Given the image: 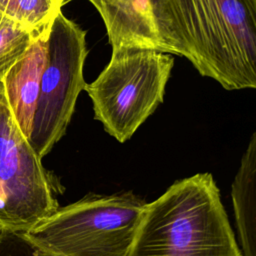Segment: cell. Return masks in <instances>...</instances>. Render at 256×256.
Instances as JSON below:
<instances>
[{"label":"cell","instance_id":"obj_9","mask_svg":"<svg viewBox=\"0 0 256 256\" xmlns=\"http://www.w3.org/2000/svg\"><path fill=\"white\" fill-rule=\"evenodd\" d=\"M255 172L256 133L254 132L242 156L231 190L235 220L244 256H256Z\"/></svg>","mask_w":256,"mask_h":256},{"label":"cell","instance_id":"obj_5","mask_svg":"<svg viewBox=\"0 0 256 256\" xmlns=\"http://www.w3.org/2000/svg\"><path fill=\"white\" fill-rule=\"evenodd\" d=\"M87 54L86 31L61 11L49 30L46 64L28 140L40 159L66 132L78 95L86 85L83 67Z\"/></svg>","mask_w":256,"mask_h":256},{"label":"cell","instance_id":"obj_1","mask_svg":"<svg viewBox=\"0 0 256 256\" xmlns=\"http://www.w3.org/2000/svg\"><path fill=\"white\" fill-rule=\"evenodd\" d=\"M175 55L226 90L256 87V0H159Z\"/></svg>","mask_w":256,"mask_h":256},{"label":"cell","instance_id":"obj_7","mask_svg":"<svg viewBox=\"0 0 256 256\" xmlns=\"http://www.w3.org/2000/svg\"><path fill=\"white\" fill-rule=\"evenodd\" d=\"M100 14L112 49H152L175 54L159 0H88Z\"/></svg>","mask_w":256,"mask_h":256},{"label":"cell","instance_id":"obj_6","mask_svg":"<svg viewBox=\"0 0 256 256\" xmlns=\"http://www.w3.org/2000/svg\"><path fill=\"white\" fill-rule=\"evenodd\" d=\"M51 176L19 130L0 82V228L23 233L58 209Z\"/></svg>","mask_w":256,"mask_h":256},{"label":"cell","instance_id":"obj_10","mask_svg":"<svg viewBox=\"0 0 256 256\" xmlns=\"http://www.w3.org/2000/svg\"><path fill=\"white\" fill-rule=\"evenodd\" d=\"M65 0H0V12L35 35L48 31Z\"/></svg>","mask_w":256,"mask_h":256},{"label":"cell","instance_id":"obj_2","mask_svg":"<svg viewBox=\"0 0 256 256\" xmlns=\"http://www.w3.org/2000/svg\"><path fill=\"white\" fill-rule=\"evenodd\" d=\"M127 256H242L212 175L178 180L147 203Z\"/></svg>","mask_w":256,"mask_h":256},{"label":"cell","instance_id":"obj_12","mask_svg":"<svg viewBox=\"0 0 256 256\" xmlns=\"http://www.w3.org/2000/svg\"><path fill=\"white\" fill-rule=\"evenodd\" d=\"M0 256H46L20 232L0 228Z\"/></svg>","mask_w":256,"mask_h":256},{"label":"cell","instance_id":"obj_4","mask_svg":"<svg viewBox=\"0 0 256 256\" xmlns=\"http://www.w3.org/2000/svg\"><path fill=\"white\" fill-rule=\"evenodd\" d=\"M174 60L152 49H112L109 63L84 90L94 118L118 142L129 140L163 102Z\"/></svg>","mask_w":256,"mask_h":256},{"label":"cell","instance_id":"obj_11","mask_svg":"<svg viewBox=\"0 0 256 256\" xmlns=\"http://www.w3.org/2000/svg\"><path fill=\"white\" fill-rule=\"evenodd\" d=\"M38 36L0 12V82Z\"/></svg>","mask_w":256,"mask_h":256},{"label":"cell","instance_id":"obj_3","mask_svg":"<svg viewBox=\"0 0 256 256\" xmlns=\"http://www.w3.org/2000/svg\"><path fill=\"white\" fill-rule=\"evenodd\" d=\"M146 204L131 192L90 194L22 234L46 256H127Z\"/></svg>","mask_w":256,"mask_h":256},{"label":"cell","instance_id":"obj_8","mask_svg":"<svg viewBox=\"0 0 256 256\" xmlns=\"http://www.w3.org/2000/svg\"><path fill=\"white\" fill-rule=\"evenodd\" d=\"M49 30L33 41L24 56L10 68L2 80L9 109L27 141L32 131L41 76L46 64Z\"/></svg>","mask_w":256,"mask_h":256}]
</instances>
